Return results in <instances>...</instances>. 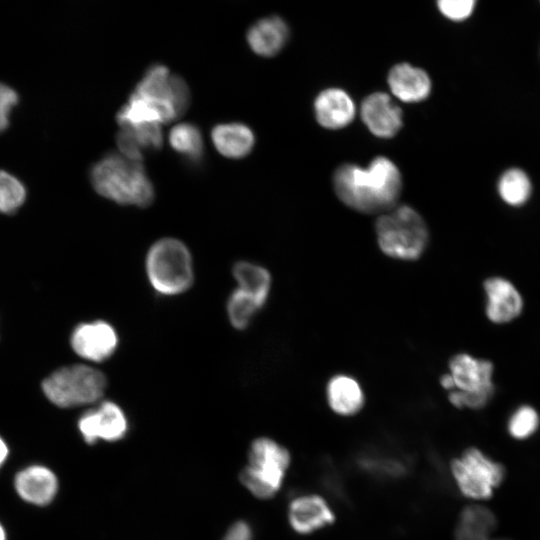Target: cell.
<instances>
[{"mask_svg":"<svg viewBox=\"0 0 540 540\" xmlns=\"http://www.w3.org/2000/svg\"><path fill=\"white\" fill-rule=\"evenodd\" d=\"M388 85L392 94L407 103L425 100L431 93L428 74L408 63L397 64L388 74Z\"/></svg>","mask_w":540,"mask_h":540,"instance_id":"obj_19","label":"cell"},{"mask_svg":"<svg viewBox=\"0 0 540 540\" xmlns=\"http://www.w3.org/2000/svg\"><path fill=\"white\" fill-rule=\"evenodd\" d=\"M172 149L190 162H199L203 157L204 144L199 128L191 123H181L169 134Z\"/></svg>","mask_w":540,"mask_h":540,"instance_id":"obj_24","label":"cell"},{"mask_svg":"<svg viewBox=\"0 0 540 540\" xmlns=\"http://www.w3.org/2000/svg\"><path fill=\"white\" fill-rule=\"evenodd\" d=\"M497 187L502 200L512 206L524 204L532 189L529 177L519 168L505 171L499 178Z\"/></svg>","mask_w":540,"mask_h":540,"instance_id":"obj_25","label":"cell"},{"mask_svg":"<svg viewBox=\"0 0 540 540\" xmlns=\"http://www.w3.org/2000/svg\"><path fill=\"white\" fill-rule=\"evenodd\" d=\"M223 540H252L251 527L244 521H238L227 530Z\"/></svg>","mask_w":540,"mask_h":540,"instance_id":"obj_31","label":"cell"},{"mask_svg":"<svg viewBox=\"0 0 540 540\" xmlns=\"http://www.w3.org/2000/svg\"><path fill=\"white\" fill-rule=\"evenodd\" d=\"M288 518L291 527L300 534L314 532L335 519L327 502L317 495L294 499L289 506Z\"/></svg>","mask_w":540,"mask_h":540,"instance_id":"obj_17","label":"cell"},{"mask_svg":"<svg viewBox=\"0 0 540 540\" xmlns=\"http://www.w3.org/2000/svg\"><path fill=\"white\" fill-rule=\"evenodd\" d=\"M249 465L240 473L241 483L257 498L268 499L280 489L290 464L289 451L276 441L260 437L248 452Z\"/></svg>","mask_w":540,"mask_h":540,"instance_id":"obj_6","label":"cell"},{"mask_svg":"<svg viewBox=\"0 0 540 540\" xmlns=\"http://www.w3.org/2000/svg\"><path fill=\"white\" fill-rule=\"evenodd\" d=\"M71 346L82 358L101 362L109 358L116 350L118 336L107 322L82 323L72 333Z\"/></svg>","mask_w":540,"mask_h":540,"instance_id":"obj_12","label":"cell"},{"mask_svg":"<svg viewBox=\"0 0 540 540\" xmlns=\"http://www.w3.org/2000/svg\"><path fill=\"white\" fill-rule=\"evenodd\" d=\"M361 118L368 130L379 138H391L402 127V111L383 92L367 96L361 104Z\"/></svg>","mask_w":540,"mask_h":540,"instance_id":"obj_13","label":"cell"},{"mask_svg":"<svg viewBox=\"0 0 540 540\" xmlns=\"http://www.w3.org/2000/svg\"><path fill=\"white\" fill-rule=\"evenodd\" d=\"M447 372L454 384V389L447 392L453 407L479 410L493 398L495 368L490 360L459 352L450 357Z\"/></svg>","mask_w":540,"mask_h":540,"instance_id":"obj_4","label":"cell"},{"mask_svg":"<svg viewBox=\"0 0 540 540\" xmlns=\"http://www.w3.org/2000/svg\"><path fill=\"white\" fill-rule=\"evenodd\" d=\"M146 273L153 289L172 296L186 291L193 282V261L184 243L175 238L155 242L146 256Z\"/></svg>","mask_w":540,"mask_h":540,"instance_id":"obj_5","label":"cell"},{"mask_svg":"<svg viewBox=\"0 0 540 540\" xmlns=\"http://www.w3.org/2000/svg\"><path fill=\"white\" fill-rule=\"evenodd\" d=\"M105 388L106 378L103 373L82 364L62 367L42 383L45 396L63 408L93 403L101 398Z\"/></svg>","mask_w":540,"mask_h":540,"instance_id":"obj_7","label":"cell"},{"mask_svg":"<svg viewBox=\"0 0 540 540\" xmlns=\"http://www.w3.org/2000/svg\"><path fill=\"white\" fill-rule=\"evenodd\" d=\"M338 198L350 208L365 213L389 210L402 187L398 167L387 157L374 158L367 167L343 164L333 176Z\"/></svg>","mask_w":540,"mask_h":540,"instance_id":"obj_1","label":"cell"},{"mask_svg":"<svg viewBox=\"0 0 540 540\" xmlns=\"http://www.w3.org/2000/svg\"><path fill=\"white\" fill-rule=\"evenodd\" d=\"M377 243L386 256L415 261L424 253L429 239L422 217L410 206L395 207L376 222Z\"/></svg>","mask_w":540,"mask_h":540,"instance_id":"obj_3","label":"cell"},{"mask_svg":"<svg viewBox=\"0 0 540 540\" xmlns=\"http://www.w3.org/2000/svg\"><path fill=\"white\" fill-rule=\"evenodd\" d=\"M9 454V449L6 442L0 437V468L6 461Z\"/></svg>","mask_w":540,"mask_h":540,"instance_id":"obj_32","label":"cell"},{"mask_svg":"<svg viewBox=\"0 0 540 540\" xmlns=\"http://www.w3.org/2000/svg\"><path fill=\"white\" fill-rule=\"evenodd\" d=\"M484 313L496 325L511 323L520 317L524 299L517 286L503 276H490L483 281Z\"/></svg>","mask_w":540,"mask_h":540,"instance_id":"obj_10","label":"cell"},{"mask_svg":"<svg viewBox=\"0 0 540 540\" xmlns=\"http://www.w3.org/2000/svg\"><path fill=\"white\" fill-rule=\"evenodd\" d=\"M116 142L121 154L129 159L139 161L144 155L162 146L160 124L145 123L120 126Z\"/></svg>","mask_w":540,"mask_h":540,"instance_id":"obj_20","label":"cell"},{"mask_svg":"<svg viewBox=\"0 0 540 540\" xmlns=\"http://www.w3.org/2000/svg\"><path fill=\"white\" fill-rule=\"evenodd\" d=\"M325 399L330 411L340 417H353L366 404V394L360 381L348 373H337L327 380Z\"/></svg>","mask_w":540,"mask_h":540,"instance_id":"obj_14","label":"cell"},{"mask_svg":"<svg viewBox=\"0 0 540 540\" xmlns=\"http://www.w3.org/2000/svg\"><path fill=\"white\" fill-rule=\"evenodd\" d=\"M26 195L24 184L16 176L0 170V214L17 212L24 204Z\"/></svg>","mask_w":540,"mask_h":540,"instance_id":"obj_28","label":"cell"},{"mask_svg":"<svg viewBox=\"0 0 540 540\" xmlns=\"http://www.w3.org/2000/svg\"><path fill=\"white\" fill-rule=\"evenodd\" d=\"M540 425V415L530 404H521L510 414L507 430L511 437L517 440L527 439L536 433Z\"/></svg>","mask_w":540,"mask_h":540,"instance_id":"obj_27","label":"cell"},{"mask_svg":"<svg viewBox=\"0 0 540 540\" xmlns=\"http://www.w3.org/2000/svg\"><path fill=\"white\" fill-rule=\"evenodd\" d=\"M233 276L238 289L264 306L272 287L271 274L266 268L251 262L239 261L233 267Z\"/></svg>","mask_w":540,"mask_h":540,"instance_id":"obj_23","label":"cell"},{"mask_svg":"<svg viewBox=\"0 0 540 540\" xmlns=\"http://www.w3.org/2000/svg\"><path fill=\"white\" fill-rule=\"evenodd\" d=\"M134 93L157 103L173 120L181 116L190 104V91L184 79L170 73L161 64H154L146 70Z\"/></svg>","mask_w":540,"mask_h":540,"instance_id":"obj_9","label":"cell"},{"mask_svg":"<svg viewBox=\"0 0 540 540\" xmlns=\"http://www.w3.org/2000/svg\"><path fill=\"white\" fill-rule=\"evenodd\" d=\"M477 0H437L440 12L453 21L467 19L473 12Z\"/></svg>","mask_w":540,"mask_h":540,"instance_id":"obj_29","label":"cell"},{"mask_svg":"<svg viewBox=\"0 0 540 540\" xmlns=\"http://www.w3.org/2000/svg\"><path fill=\"white\" fill-rule=\"evenodd\" d=\"M263 306L240 289H235L227 302V315L233 327L242 330L248 327Z\"/></svg>","mask_w":540,"mask_h":540,"instance_id":"obj_26","label":"cell"},{"mask_svg":"<svg viewBox=\"0 0 540 540\" xmlns=\"http://www.w3.org/2000/svg\"><path fill=\"white\" fill-rule=\"evenodd\" d=\"M288 37L289 28L278 16H268L255 21L246 33L248 46L262 57L278 54L287 43Z\"/></svg>","mask_w":540,"mask_h":540,"instance_id":"obj_18","label":"cell"},{"mask_svg":"<svg viewBox=\"0 0 540 540\" xmlns=\"http://www.w3.org/2000/svg\"><path fill=\"white\" fill-rule=\"evenodd\" d=\"M95 191L118 204L146 207L154 199V188L139 161L110 153L90 170Z\"/></svg>","mask_w":540,"mask_h":540,"instance_id":"obj_2","label":"cell"},{"mask_svg":"<svg viewBox=\"0 0 540 540\" xmlns=\"http://www.w3.org/2000/svg\"><path fill=\"white\" fill-rule=\"evenodd\" d=\"M211 138L218 152L232 159L247 156L255 144L252 130L242 123L218 124L212 129Z\"/></svg>","mask_w":540,"mask_h":540,"instance_id":"obj_21","label":"cell"},{"mask_svg":"<svg viewBox=\"0 0 540 540\" xmlns=\"http://www.w3.org/2000/svg\"><path fill=\"white\" fill-rule=\"evenodd\" d=\"M460 491L472 499H487L504 479L505 469L480 449L470 447L451 462Z\"/></svg>","mask_w":540,"mask_h":540,"instance_id":"obj_8","label":"cell"},{"mask_svg":"<svg viewBox=\"0 0 540 540\" xmlns=\"http://www.w3.org/2000/svg\"><path fill=\"white\" fill-rule=\"evenodd\" d=\"M79 431L87 444L98 440L115 442L128 431V419L123 410L111 401L84 413L78 421Z\"/></svg>","mask_w":540,"mask_h":540,"instance_id":"obj_11","label":"cell"},{"mask_svg":"<svg viewBox=\"0 0 540 540\" xmlns=\"http://www.w3.org/2000/svg\"><path fill=\"white\" fill-rule=\"evenodd\" d=\"M315 117L319 125L336 130L349 125L355 117L356 107L350 95L339 88L321 91L314 101Z\"/></svg>","mask_w":540,"mask_h":540,"instance_id":"obj_16","label":"cell"},{"mask_svg":"<svg viewBox=\"0 0 540 540\" xmlns=\"http://www.w3.org/2000/svg\"><path fill=\"white\" fill-rule=\"evenodd\" d=\"M6 539H7L6 531L4 527L2 526V524L0 523V540H6Z\"/></svg>","mask_w":540,"mask_h":540,"instance_id":"obj_33","label":"cell"},{"mask_svg":"<svg viewBox=\"0 0 540 540\" xmlns=\"http://www.w3.org/2000/svg\"><path fill=\"white\" fill-rule=\"evenodd\" d=\"M496 524L495 515L488 508L468 506L460 514L455 540H508L492 538Z\"/></svg>","mask_w":540,"mask_h":540,"instance_id":"obj_22","label":"cell"},{"mask_svg":"<svg viewBox=\"0 0 540 540\" xmlns=\"http://www.w3.org/2000/svg\"><path fill=\"white\" fill-rule=\"evenodd\" d=\"M18 102V93L10 86L0 83V133L9 126L11 111Z\"/></svg>","mask_w":540,"mask_h":540,"instance_id":"obj_30","label":"cell"},{"mask_svg":"<svg viewBox=\"0 0 540 540\" xmlns=\"http://www.w3.org/2000/svg\"><path fill=\"white\" fill-rule=\"evenodd\" d=\"M58 478L48 467L31 465L19 471L14 479L18 496L36 506L51 503L58 492Z\"/></svg>","mask_w":540,"mask_h":540,"instance_id":"obj_15","label":"cell"}]
</instances>
